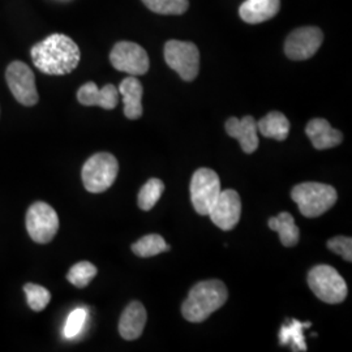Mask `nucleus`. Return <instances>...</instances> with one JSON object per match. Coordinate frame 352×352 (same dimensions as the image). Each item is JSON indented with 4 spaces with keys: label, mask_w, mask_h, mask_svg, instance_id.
I'll use <instances>...</instances> for the list:
<instances>
[{
    "label": "nucleus",
    "mask_w": 352,
    "mask_h": 352,
    "mask_svg": "<svg viewBox=\"0 0 352 352\" xmlns=\"http://www.w3.org/2000/svg\"><path fill=\"white\" fill-rule=\"evenodd\" d=\"M280 8V0H245L239 8V14L247 24H261L274 16Z\"/></svg>",
    "instance_id": "obj_17"
},
{
    "label": "nucleus",
    "mask_w": 352,
    "mask_h": 352,
    "mask_svg": "<svg viewBox=\"0 0 352 352\" xmlns=\"http://www.w3.org/2000/svg\"><path fill=\"white\" fill-rule=\"evenodd\" d=\"M305 133L317 151L331 149L343 141L342 132L334 129L327 120L321 118L312 119L305 126Z\"/></svg>",
    "instance_id": "obj_16"
},
{
    "label": "nucleus",
    "mask_w": 352,
    "mask_h": 352,
    "mask_svg": "<svg viewBox=\"0 0 352 352\" xmlns=\"http://www.w3.org/2000/svg\"><path fill=\"white\" fill-rule=\"evenodd\" d=\"M164 190V184L162 180L160 179H149L139 192V197H138V205L140 209L144 212H149L151 210L155 204L160 201L162 193Z\"/></svg>",
    "instance_id": "obj_22"
},
{
    "label": "nucleus",
    "mask_w": 352,
    "mask_h": 352,
    "mask_svg": "<svg viewBox=\"0 0 352 352\" xmlns=\"http://www.w3.org/2000/svg\"><path fill=\"white\" fill-rule=\"evenodd\" d=\"M327 248L336 254H340L343 260L352 261V239L350 236H336L327 241Z\"/></svg>",
    "instance_id": "obj_28"
},
{
    "label": "nucleus",
    "mask_w": 352,
    "mask_h": 352,
    "mask_svg": "<svg viewBox=\"0 0 352 352\" xmlns=\"http://www.w3.org/2000/svg\"><path fill=\"white\" fill-rule=\"evenodd\" d=\"M97 273H98L97 267L91 263L81 261L69 269L67 279L76 287L84 289L91 282V279L97 276Z\"/></svg>",
    "instance_id": "obj_24"
},
{
    "label": "nucleus",
    "mask_w": 352,
    "mask_h": 352,
    "mask_svg": "<svg viewBox=\"0 0 352 352\" xmlns=\"http://www.w3.org/2000/svg\"><path fill=\"white\" fill-rule=\"evenodd\" d=\"M324 41L320 28L304 26L291 32L285 42V54L291 60H307L312 58Z\"/></svg>",
    "instance_id": "obj_11"
},
{
    "label": "nucleus",
    "mask_w": 352,
    "mask_h": 352,
    "mask_svg": "<svg viewBox=\"0 0 352 352\" xmlns=\"http://www.w3.org/2000/svg\"><path fill=\"white\" fill-rule=\"evenodd\" d=\"M308 285L316 296L327 304H340L347 298L349 289L340 273L329 265H317L308 273Z\"/></svg>",
    "instance_id": "obj_5"
},
{
    "label": "nucleus",
    "mask_w": 352,
    "mask_h": 352,
    "mask_svg": "<svg viewBox=\"0 0 352 352\" xmlns=\"http://www.w3.org/2000/svg\"><path fill=\"white\" fill-rule=\"evenodd\" d=\"M170 251V245L166 240L157 234H151L132 244V252L139 257H153L162 252Z\"/></svg>",
    "instance_id": "obj_21"
},
{
    "label": "nucleus",
    "mask_w": 352,
    "mask_h": 352,
    "mask_svg": "<svg viewBox=\"0 0 352 352\" xmlns=\"http://www.w3.org/2000/svg\"><path fill=\"white\" fill-rule=\"evenodd\" d=\"M228 291L218 279L202 280L189 291L188 298L182 305L183 317L189 322H202L227 302Z\"/></svg>",
    "instance_id": "obj_2"
},
{
    "label": "nucleus",
    "mask_w": 352,
    "mask_h": 352,
    "mask_svg": "<svg viewBox=\"0 0 352 352\" xmlns=\"http://www.w3.org/2000/svg\"><path fill=\"white\" fill-rule=\"evenodd\" d=\"M164 60L184 81H193L200 71V52L195 43L168 41L164 45Z\"/></svg>",
    "instance_id": "obj_6"
},
{
    "label": "nucleus",
    "mask_w": 352,
    "mask_h": 352,
    "mask_svg": "<svg viewBox=\"0 0 352 352\" xmlns=\"http://www.w3.org/2000/svg\"><path fill=\"white\" fill-rule=\"evenodd\" d=\"M113 68L131 76L145 75L149 71L151 62L146 51L133 42H118L110 54Z\"/></svg>",
    "instance_id": "obj_9"
},
{
    "label": "nucleus",
    "mask_w": 352,
    "mask_h": 352,
    "mask_svg": "<svg viewBox=\"0 0 352 352\" xmlns=\"http://www.w3.org/2000/svg\"><path fill=\"white\" fill-rule=\"evenodd\" d=\"M30 56L42 74L63 76L75 71L80 63L81 52L72 38L56 33L34 45Z\"/></svg>",
    "instance_id": "obj_1"
},
{
    "label": "nucleus",
    "mask_w": 352,
    "mask_h": 352,
    "mask_svg": "<svg viewBox=\"0 0 352 352\" xmlns=\"http://www.w3.org/2000/svg\"><path fill=\"white\" fill-rule=\"evenodd\" d=\"M87 317H88V312L84 308H77L74 312H71V315L68 316L65 321L64 337L71 340V338H75L76 336H78L85 325Z\"/></svg>",
    "instance_id": "obj_27"
},
{
    "label": "nucleus",
    "mask_w": 352,
    "mask_h": 352,
    "mask_svg": "<svg viewBox=\"0 0 352 352\" xmlns=\"http://www.w3.org/2000/svg\"><path fill=\"white\" fill-rule=\"evenodd\" d=\"M257 132L266 139L285 141L289 138V119L279 111H272L257 123Z\"/></svg>",
    "instance_id": "obj_19"
},
{
    "label": "nucleus",
    "mask_w": 352,
    "mask_h": 352,
    "mask_svg": "<svg viewBox=\"0 0 352 352\" xmlns=\"http://www.w3.org/2000/svg\"><path fill=\"white\" fill-rule=\"evenodd\" d=\"M190 201L200 215H208L221 193L218 174L210 168H199L190 180Z\"/></svg>",
    "instance_id": "obj_8"
},
{
    "label": "nucleus",
    "mask_w": 352,
    "mask_h": 352,
    "mask_svg": "<svg viewBox=\"0 0 352 352\" xmlns=\"http://www.w3.org/2000/svg\"><path fill=\"white\" fill-rule=\"evenodd\" d=\"M119 173L118 160L110 153H97L82 166L81 177L90 193H102L110 188Z\"/></svg>",
    "instance_id": "obj_4"
},
{
    "label": "nucleus",
    "mask_w": 352,
    "mask_h": 352,
    "mask_svg": "<svg viewBox=\"0 0 352 352\" xmlns=\"http://www.w3.org/2000/svg\"><path fill=\"white\" fill-rule=\"evenodd\" d=\"M119 93L123 97L124 115L131 120H138L142 116V94L144 89L135 76L124 78L119 85Z\"/></svg>",
    "instance_id": "obj_18"
},
{
    "label": "nucleus",
    "mask_w": 352,
    "mask_h": 352,
    "mask_svg": "<svg viewBox=\"0 0 352 352\" xmlns=\"http://www.w3.org/2000/svg\"><path fill=\"white\" fill-rule=\"evenodd\" d=\"M214 225L223 231H230L239 223L241 215V200L234 189L221 190L213 208L208 214Z\"/></svg>",
    "instance_id": "obj_12"
},
{
    "label": "nucleus",
    "mask_w": 352,
    "mask_h": 352,
    "mask_svg": "<svg viewBox=\"0 0 352 352\" xmlns=\"http://www.w3.org/2000/svg\"><path fill=\"white\" fill-rule=\"evenodd\" d=\"M311 327V322H300L294 320L291 325H283L279 333L280 344H292V350L296 351H307V344L302 337V330Z\"/></svg>",
    "instance_id": "obj_23"
},
{
    "label": "nucleus",
    "mask_w": 352,
    "mask_h": 352,
    "mask_svg": "<svg viewBox=\"0 0 352 352\" xmlns=\"http://www.w3.org/2000/svg\"><path fill=\"white\" fill-rule=\"evenodd\" d=\"M6 80L16 101L24 106H34L38 102L36 77L33 71L23 62H12L6 71Z\"/></svg>",
    "instance_id": "obj_10"
},
{
    "label": "nucleus",
    "mask_w": 352,
    "mask_h": 352,
    "mask_svg": "<svg viewBox=\"0 0 352 352\" xmlns=\"http://www.w3.org/2000/svg\"><path fill=\"white\" fill-rule=\"evenodd\" d=\"M146 309L140 302H129L120 316L119 333L126 340H135L141 337L146 325Z\"/></svg>",
    "instance_id": "obj_15"
},
{
    "label": "nucleus",
    "mask_w": 352,
    "mask_h": 352,
    "mask_svg": "<svg viewBox=\"0 0 352 352\" xmlns=\"http://www.w3.org/2000/svg\"><path fill=\"white\" fill-rule=\"evenodd\" d=\"M28 305L34 312H42L51 300L50 291L34 283H26L24 286Z\"/></svg>",
    "instance_id": "obj_26"
},
{
    "label": "nucleus",
    "mask_w": 352,
    "mask_h": 352,
    "mask_svg": "<svg viewBox=\"0 0 352 352\" xmlns=\"http://www.w3.org/2000/svg\"><path fill=\"white\" fill-rule=\"evenodd\" d=\"M77 100L84 106H100L104 110H113L119 102V90L113 84L100 89L94 82H87L78 89Z\"/></svg>",
    "instance_id": "obj_14"
},
{
    "label": "nucleus",
    "mask_w": 352,
    "mask_h": 352,
    "mask_svg": "<svg viewBox=\"0 0 352 352\" xmlns=\"http://www.w3.org/2000/svg\"><path fill=\"white\" fill-rule=\"evenodd\" d=\"M142 3L158 14H183L188 11L189 0H142Z\"/></svg>",
    "instance_id": "obj_25"
},
{
    "label": "nucleus",
    "mask_w": 352,
    "mask_h": 352,
    "mask_svg": "<svg viewBox=\"0 0 352 352\" xmlns=\"http://www.w3.org/2000/svg\"><path fill=\"white\" fill-rule=\"evenodd\" d=\"M26 231L38 244H47L59 230V217L55 209L43 201L34 202L26 213Z\"/></svg>",
    "instance_id": "obj_7"
},
{
    "label": "nucleus",
    "mask_w": 352,
    "mask_h": 352,
    "mask_svg": "<svg viewBox=\"0 0 352 352\" xmlns=\"http://www.w3.org/2000/svg\"><path fill=\"white\" fill-rule=\"evenodd\" d=\"M269 227L273 231H277L279 234V239L282 245L285 247H295L299 243L300 231L296 226L295 219L287 212H282L277 217H273L269 219Z\"/></svg>",
    "instance_id": "obj_20"
},
{
    "label": "nucleus",
    "mask_w": 352,
    "mask_h": 352,
    "mask_svg": "<svg viewBox=\"0 0 352 352\" xmlns=\"http://www.w3.org/2000/svg\"><path fill=\"white\" fill-rule=\"evenodd\" d=\"M291 197L307 218H316L334 206L338 193L334 187L322 183H302L291 190Z\"/></svg>",
    "instance_id": "obj_3"
},
{
    "label": "nucleus",
    "mask_w": 352,
    "mask_h": 352,
    "mask_svg": "<svg viewBox=\"0 0 352 352\" xmlns=\"http://www.w3.org/2000/svg\"><path fill=\"white\" fill-rule=\"evenodd\" d=\"M227 135L232 139L239 141L240 146L244 153L252 154L258 148L257 138V122L253 116H244L238 119L235 116L230 118L226 122Z\"/></svg>",
    "instance_id": "obj_13"
}]
</instances>
